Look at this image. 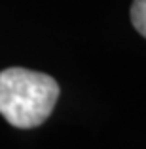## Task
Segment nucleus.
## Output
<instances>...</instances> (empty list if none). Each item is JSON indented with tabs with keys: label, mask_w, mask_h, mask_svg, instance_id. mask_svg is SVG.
Returning <instances> with one entry per match:
<instances>
[{
	"label": "nucleus",
	"mask_w": 146,
	"mask_h": 149,
	"mask_svg": "<svg viewBox=\"0 0 146 149\" xmlns=\"http://www.w3.org/2000/svg\"><path fill=\"white\" fill-rule=\"evenodd\" d=\"M59 84L38 71L10 67L0 73V115L15 128H36L53 113Z\"/></svg>",
	"instance_id": "f257e3e1"
},
{
	"label": "nucleus",
	"mask_w": 146,
	"mask_h": 149,
	"mask_svg": "<svg viewBox=\"0 0 146 149\" xmlns=\"http://www.w3.org/2000/svg\"><path fill=\"white\" fill-rule=\"evenodd\" d=\"M131 23L146 38V0H133V6H131Z\"/></svg>",
	"instance_id": "f03ea898"
}]
</instances>
